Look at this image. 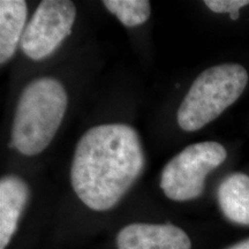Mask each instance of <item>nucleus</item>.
<instances>
[{
	"mask_svg": "<svg viewBox=\"0 0 249 249\" xmlns=\"http://www.w3.org/2000/svg\"><path fill=\"white\" fill-rule=\"evenodd\" d=\"M138 132L124 124L95 126L77 142L71 182L89 209L107 211L119 203L144 169Z\"/></svg>",
	"mask_w": 249,
	"mask_h": 249,
	"instance_id": "1",
	"label": "nucleus"
},
{
	"mask_svg": "<svg viewBox=\"0 0 249 249\" xmlns=\"http://www.w3.org/2000/svg\"><path fill=\"white\" fill-rule=\"evenodd\" d=\"M67 104V92L58 80L40 77L30 82L15 110L12 145L24 156L44 151L60 127Z\"/></svg>",
	"mask_w": 249,
	"mask_h": 249,
	"instance_id": "2",
	"label": "nucleus"
},
{
	"mask_svg": "<svg viewBox=\"0 0 249 249\" xmlns=\"http://www.w3.org/2000/svg\"><path fill=\"white\" fill-rule=\"evenodd\" d=\"M248 83V73L239 64L210 67L196 77L178 110V124L195 132L217 119L238 101Z\"/></svg>",
	"mask_w": 249,
	"mask_h": 249,
	"instance_id": "3",
	"label": "nucleus"
},
{
	"mask_svg": "<svg viewBox=\"0 0 249 249\" xmlns=\"http://www.w3.org/2000/svg\"><path fill=\"white\" fill-rule=\"evenodd\" d=\"M226 149L218 142L188 145L164 166L160 188L170 200L192 201L203 194L205 179L226 160Z\"/></svg>",
	"mask_w": 249,
	"mask_h": 249,
	"instance_id": "4",
	"label": "nucleus"
},
{
	"mask_svg": "<svg viewBox=\"0 0 249 249\" xmlns=\"http://www.w3.org/2000/svg\"><path fill=\"white\" fill-rule=\"evenodd\" d=\"M76 7L70 0H44L27 24L20 48L28 58L42 60L71 35Z\"/></svg>",
	"mask_w": 249,
	"mask_h": 249,
	"instance_id": "5",
	"label": "nucleus"
},
{
	"mask_svg": "<svg viewBox=\"0 0 249 249\" xmlns=\"http://www.w3.org/2000/svg\"><path fill=\"white\" fill-rule=\"evenodd\" d=\"M118 249H192L187 233L173 224L134 223L117 235Z\"/></svg>",
	"mask_w": 249,
	"mask_h": 249,
	"instance_id": "6",
	"label": "nucleus"
},
{
	"mask_svg": "<svg viewBox=\"0 0 249 249\" xmlns=\"http://www.w3.org/2000/svg\"><path fill=\"white\" fill-rule=\"evenodd\" d=\"M29 196V187L20 177L6 176L0 180V249L7 247L17 232Z\"/></svg>",
	"mask_w": 249,
	"mask_h": 249,
	"instance_id": "7",
	"label": "nucleus"
},
{
	"mask_svg": "<svg viewBox=\"0 0 249 249\" xmlns=\"http://www.w3.org/2000/svg\"><path fill=\"white\" fill-rule=\"evenodd\" d=\"M27 2L23 0L0 1V64L11 60L21 44L26 30Z\"/></svg>",
	"mask_w": 249,
	"mask_h": 249,
	"instance_id": "8",
	"label": "nucleus"
},
{
	"mask_svg": "<svg viewBox=\"0 0 249 249\" xmlns=\"http://www.w3.org/2000/svg\"><path fill=\"white\" fill-rule=\"evenodd\" d=\"M217 200L227 219L249 226V176L230 174L218 187Z\"/></svg>",
	"mask_w": 249,
	"mask_h": 249,
	"instance_id": "9",
	"label": "nucleus"
},
{
	"mask_svg": "<svg viewBox=\"0 0 249 249\" xmlns=\"http://www.w3.org/2000/svg\"><path fill=\"white\" fill-rule=\"evenodd\" d=\"M103 5L128 28L145 23L151 14V6L148 0H105Z\"/></svg>",
	"mask_w": 249,
	"mask_h": 249,
	"instance_id": "10",
	"label": "nucleus"
},
{
	"mask_svg": "<svg viewBox=\"0 0 249 249\" xmlns=\"http://www.w3.org/2000/svg\"><path fill=\"white\" fill-rule=\"evenodd\" d=\"M207 7L219 14H230L232 20H238L239 9L249 5V0H205Z\"/></svg>",
	"mask_w": 249,
	"mask_h": 249,
	"instance_id": "11",
	"label": "nucleus"
},
{
	"mask_svg": "<svg viewBox=\"0 0 249 249\" xmlns=\"http://www.w3.org/2000/svg\"><path fill=\"white\" fill-rule=\"evenodd\" d=\"M227 249H249V239H246V240L238 242V244L233 245Z\"/></svg>",
	"mask_w": 249,
	"mask_h": 249,
	"instance_id": "12",
	"label": "nucleus"
}]
</instances>
